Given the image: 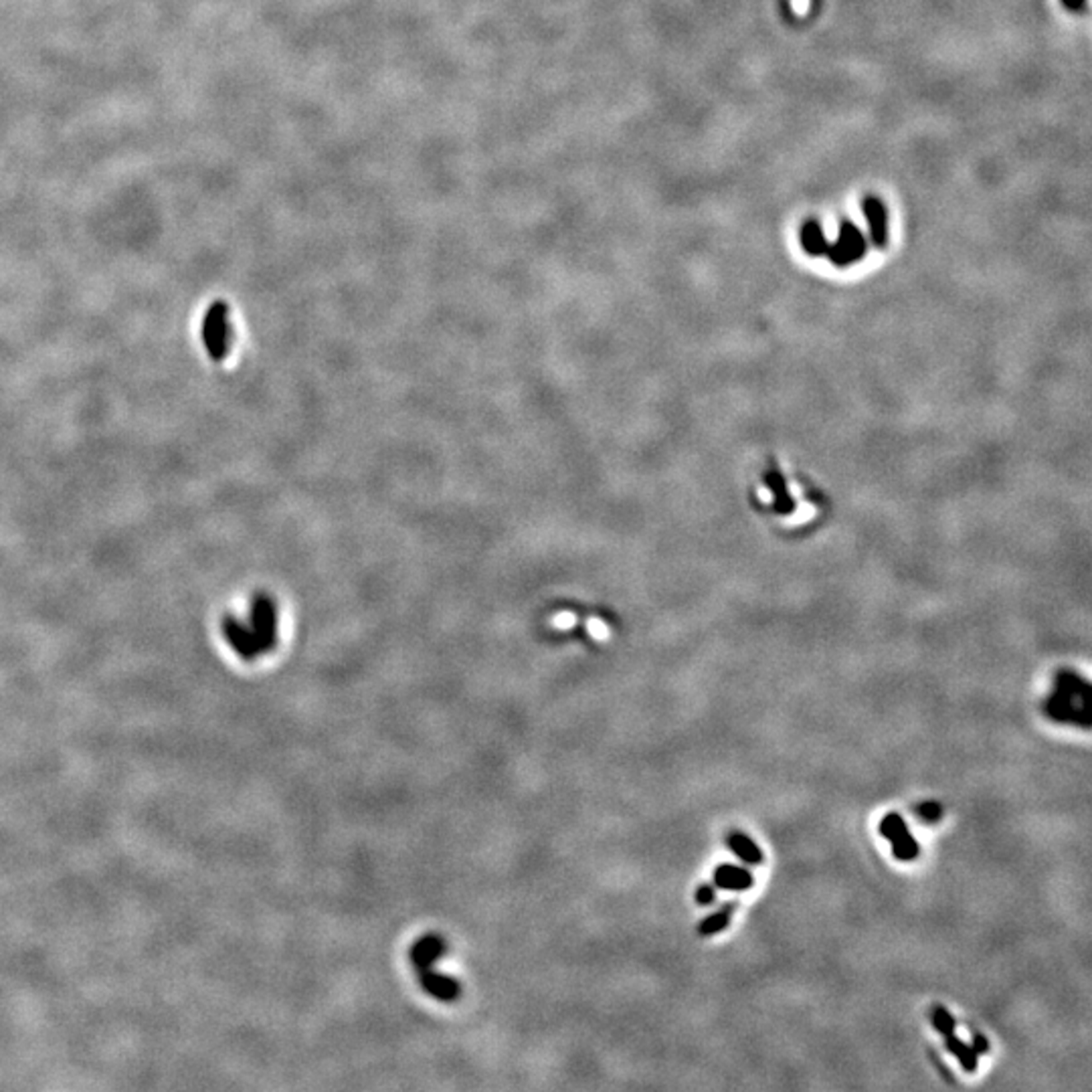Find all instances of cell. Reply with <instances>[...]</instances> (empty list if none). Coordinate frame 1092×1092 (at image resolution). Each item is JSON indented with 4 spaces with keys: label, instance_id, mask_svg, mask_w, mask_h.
Wrapping results in <instances>:
<instances>
[{
    "label": "cell",
    "instance_id": "6da1fadb",
    "mask_svg": "<svg viewBox=\"0 0 1092 1092\" xmlns=\"http://www.w3.org/2000/svg\"><path fill=\"white\" fill-rule=\"evenodd\" d=\"M1078 696L1089 698V686L1070 674H1062L1054 696L1046 702V712L1058 722H1076L1089 728V706L1078 704Z\"/></svg>",
    "mask_w": 1092,
    "mask_h": 1092
},
{
    "label": "cell",
    "instance_id": "7a4b0ae2",
    "mask_svg": "<svg viewBox=\"0 0 1092 1092\" xmlns=\"http://www.w3.org/2000/svg\"><path fill=\"white\" fill-rule=\"evenodd\" d=\"M880 836L892 843V854L900 862H910L918 856V842L910 836L903 815L888 814L880 824Z\"/></svg>",
    "mask_w": 1092,
    "mask_h": 1092
},
{
    "label": "cell",
    "instance_id": "3957f363",
    "mask_svg": "<svg viewBox=\"0 0 1092 1092\" xmlns=\"http://www.w3.org/2000/svg\"><path fill=\"white\" fill-rule=\"evenodd\" d=\"M828 251L833 264L838 265H846L860 259L866 253V239L862 231L856 227L854 223H847L846 221L840 227V237H838V241L832 247H828Z\"/></svg>",
    "mask_w": 1092,
    "mask_h": 1092
},
{
    "label": "cell",
    "instance_id": "277c9868",
    "mask_svg": "<svg viewBox=\"0 0 1092 1092\" xmlns=\"http://www.w3.org/2000/svg\"><path fill=\"white\" fill-rule=\"evenodd\" d=\"M417 973H419L421 987H423L429 996L435 997V1000L450 1003L460 997L461 993L460 983H457L454 978H450V975L437 973V971H433L432 967L423 971H417Z\"/></svg>",
    "mask_w": 1092,
    "mask_h": 1092
},
{
    "label": "cell",
    "instance_id": "5b68a950",
    "mask_svg": "<svg viewBox=\"0 0 1092 1092\" xmlns=\"http://www.w3.org/2000/svg\"><path fill=\"white\" fill-rule=\"evenodd\" d=\"M446 953V940L437 935H425L411 947L409 959L417 971L429 969Z\"/></svg>",
    "mask_w": 1092,
    "mask_h": 1092
},
{
    "label": "cell",
    "instance_id": "8992f818",
    "mask_svg": "<svg viewBox=\"0 0 1092 1092\" xmlns=\"http://www.w3.org/2000/svg\"><path fill=\"white\" fill-rule=\"evenodd\" d=\"M714 884L722 890L743 892L753 888L754 878L747 868H740L735 864H722L714 870Z\"/></svg>",
    "mask_w": 1092,
    "mask_h": 1092
},
{
    "label": "cell",
    "instance_id": "52a82bcc",
    "mask_svg": "<svg viewBox=\"0 0 1092 1092\" xmlns=\"http://www.w3.org/2000/svg\"><path fill=\"white\" fill-rule=\"evenodd\" d=\"M862 211L868 219L870 225V235H872V241L876 243L878 247L886 245V235H888V215H886V207L878 201L876 197H868L862 201Z\"/></svg>",
    "mask_w": 1092,
    "mask_h": 1092
},
{
    "label": "cell",
    "instance_id": "ba28073f",
    "mask_svg": "<svg viewBox=\"0 0 1092 1092\" xmlns=\"http://www.w3.org/2000/svg\"><path fill=\"white\" fill-rule=\"evenodd\" d=\"M726 843H728V847L732 850V854L739 856V858L743 860L744 864L758 866V864H763V860H765V858H763L761 847H758L757 843L751 840V838L744 836L743 832H732L730 836H728Z\"/></svg>",
    "mask_w": 1092,
    "mask_h": 1092
},
{
    "label": "cell",
    "instance_id": "9c48e42d",
    "mask_svg": "<svg viewBox=\"0 0 1092 1092\" xmlns=\"http://www.w3.org/2000/svg\"><path fill=\"white\" fill-rule=\"evenodd\" d=\"M945 1046H947V1050L951 1052L953 1056H955L959 1062H961V1066L965 1068L967 1072H975V1070H978L979 1054L973 1050V1046H969V1044H965L963 1040H959L955 1034H949V1036H945Z\"/></svg>",
    "mask_w": 1092,
    "mask_h": 1092
},
{
    "label": "cell",
    "instance_id": "30bf717a",
    "mask_svg": "<svg viewBox=\"0 0 1092 1092\" xmlns=\"http://www.w3.org/2000/svg\"><path fill=\"white\" fill-rule=\"evenodd\" d=\"M801 243L810 255H824V253H828L829 247L824 231H821L815 221H807L801 227Z\"/></svg>",
    "mask_w": 1092,
    "mask_h": 1092
},
{
    "label": "cell",
    "instance_id": "8fae6325",
    "mask_svg": "<svg viewBox=\"0 0 1092 1092\" xmlns=\"http://www.w3.org/2000/svg\"><path fill=\"white\" fill-rule=\"evenodd\" d=\"M732 910H735V904H726V907H722L721 910H716L714 914H710L708 918H704V921L700 922L698 933L702 936H710V935H716V933H721V931H725L728 926V922H730Z\"/></svg>",
    "mask_w": 1092,
    "mask_h": 1092
},
{
    "label": "cell",
    "instance_id": "7c38bea8",
    "mask_svg": "<svg viewBox=\"0 0 1092 1092\" xmlns=\"http://www.w3.org/2000/svg\"><path fill=\"white\" fill-rule=\"evenodd\" d=\"M931 1020H933V1025H935L936 1032H939L943 1038L949 1036V1034H955V1028H957L955 1018H953V1015L949 1014V1011L945 1010L943 1006H935L933 1007V1011H931Z\"/></svg>",
    "mask_w": 1092,
    "mask_h": 1092
},
{
    "label": "cell",
    "instance_id": "4fadbf2b",
    "mask_svg": "<svg viewBox=\"0 0 1092 1092\" xmlns=\"http://www.w3.org/2000/svg\"><path fill=\"white\" fill-rule=\"evenodd\" d=\"M917 814L925 824H935V821H939L940 815H943V807L935 801H926L917 807Z\"/></svg>",
    "mask_w": 1092,
    "mask_h": 1092
},
{
    "label": "cell",
    "instance_id": "5bb4252c",
    "mask_svg": "<svg viewBox=\"0 0 1092 1092\" xmlns=\"http://www.w3.org/2000/svg\"><path fill=\"white\" fill-rule=\"evenodd\" d=\"M714 898H716V894H714V888L710 884H702L696 890V904H700V907H708V904L714 903Z\"/></svg>",
    "mask_w": 1092,
    "mask_h": 1092
},
{
    "label": "cell",
    "instance_id": "9a60e30c",
    "mask_svg": "<svg viewBox=\"0 0 1092 1092\" xmlns=\"http://www.w3.org/2000/svg\"><path fill=\"white\" fill-rule=\"evenodd\" d=\"M973 1050L978 1052V1054H987L989 1052L987 1040H985L983 1036H979V1034H973Z\"/></svg>",
    "mask_w": 1092,
    "mask_h": 1092
},
{
    "label": "cell",
    "instance_id": "2e32d148",
    "mask_svg": "<svg viewBox=\"0 0 1092 1092\" xmlns=\"http://www.w3.org/2000/svg\"><path fill=\"white\" fill-rule=\"evenodd\" d=\"M1062 2H1064V7L1068 8V11H1082V8H1085L1086 0H1062Z\"/></svg>",
    "mask_w": 1092,
    "mask_h": 1092
}]
</instances>
